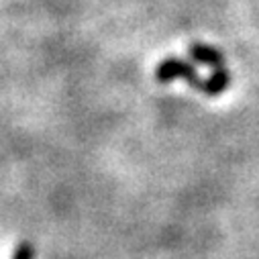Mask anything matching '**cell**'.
Wrapping results in <instances>:
<instances>
[{
    "mask_svg": "<svg viewBox=\"0 0 259 259\" xmlns=\"http://www.w3.org/2000/svg\"><path fill=\"white\" fill-rule=\"evenodd\" d=\"M186 80L192 88H196L200 92H204V84L206 80H200V76L196 74V68L192 63L184 61V59H178V57H169V59H163L157 70H155V80L161 82V84H167V82H174V80Z\"/></svg>",
    "mask_w": 259,
    "mask_h": 259,
    "instance_id": "cell-1",
    "label": "cell"
},
{
    "mask_svg": "<svg viewBox=\"0 0 259 259\" xmlns=\"http://www.w3.org/2000/svg\"><path fill=\"white\" fill-rule=\"evenodd\" d=\"M190 55L192 59H196L198 63H204V66L212 68V70H221L225 68V57L219 49L210 47V45H200V43H194L190 47Z\"/></svg>",
    "mask_w": 259,
    "mask_h": 259,
    "instance_id": "cell-2",
    "label": "cell"
},
{
    "mask_svg": "<svg viewBox=\"0 0 259 259\" xmlns=\"http://www.w3.org/2000/svg\"><path fill=\"white\" fill-rule=\"evenodd\" d=\"M33 257H35L33 245H31L29 241L19 243V247H17V251H15V259H33Z\"/></svg>",
    "mask_w": 259,
    "mask_h": 259,
    "instance_id": "cell-4",
    "label": "cell"
},
{
    "mask_svg": "<svg viewBox=\"0 0 259 259\" xmlns=\"http://www.w3.org/2000/svg\"><path fill=\"white\" fill-rule=\"evenodd\" d=\"M231 84V74L221 68V70H214V74L210 78H206V84H204V94L206 96H217L221 92H225Z\"/></svg>",
    "mask_w": 259,
    "mask_h": 259,
    "instance_id": "cell-3",
    "label": "cell"
}]
</instances>
